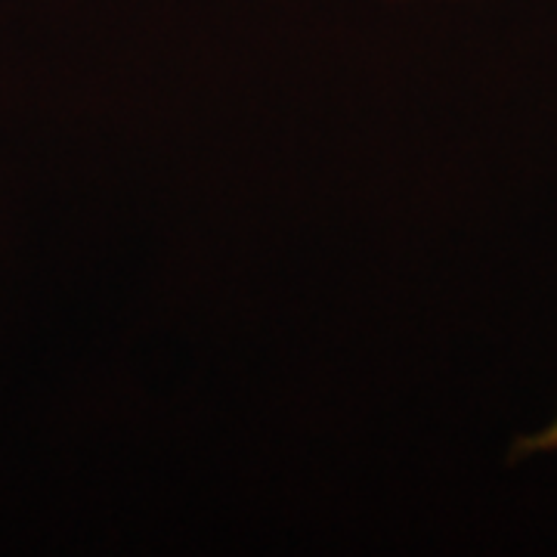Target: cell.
<instances>
[{"label":"cell","mask_w":557,"mask_h":557,"mask_svg":"<svg viewBox=\"0 0 557 557\" xmlns=\"http://www.w3.org/2000/svg\"><path fill=\"white\" fill-rule=\"evenodd\" d=\"M523 449H557V418L536 437L523 440Z\"/></svg>","instance_id":"6da1fadb"}]
</instances>
